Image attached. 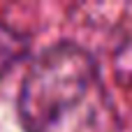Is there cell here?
<instances>
[{"label": "cell", "mask_w": 132, "mask_h": 132, "mask_svg": "<svg viewBox=\"0 0 132 132\" xmlns=\"http://www.w3.org/2000/svg\"><path fill=\"white\" fill-rule=\"evenodd\" d=\"M16 116L23 132H121L123 123L97 60L77 42H53L28 65Z\"/></svg>", "instance_id": "6da1fadb"}, {"label": "cell", "mask_w": 132, "mask_h": 132, "mask_svg": "<svg viewBox=\"0 0 132 132\" xmlns=\"http://www.w3.org/2000/svg\"><path fill=\"white\" fill-rule=\"evenodd\" d=\"M30 53V39L28 35L19 32L9 23L0 21V79L9 74L26 56Z\"/></svg>", "instance_id": "7a4b0ae2"}]
</instances>
